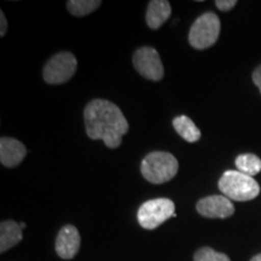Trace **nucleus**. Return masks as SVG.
<instances>
[{
    "mask_svg": "<svg viewBox=\"0 0 261 261\" xmlns=\"http://www.w3.org/2000/svg\"><path fill=\"white\" fill-rule=\"evenodd\" d=\"M253 81H254V84L257 86V89L260 90V93H261V65H259V67L254 70Z\"/></svg>",
    "mask_w": 261,
    "mask_h": 261,
    "instance_id": "nucleus-18",
    "label": "nucleus"
},
{
    "mask_svg": "<svg viewBox=\"0 0 261 261\" xmlns=\"http://www.w3.org/2000/svg\"><path fill=\"white\" fill-rule=\"evenodd\" d=\"M194 261H231L226 254L215 252L210 247H204L195 253Z\"/></svg>",
    "mask_w": 261,
    "mask_h": 261,
    "instance_id": "nucleus-16",
    "label": "nucleus"
},
{
    "mask_svg": "<svg viewBox=\"0 0 261 261\" xmlns=\"http://www.w3.org/2000/svg\"><path fill=\"white\" fill-rule=\"evenodd\" d=\"M133 65L142 76L151 81L162 80L165 75L161 58L154 47L143 46L136 50L133 55Z\"/></svg>",
    "mask_w": 261,
    "mask_h": 261,
    "instance_id": "nucleus-7",
    "label": "nucleus"
},
{
    "mask_svg": "<svg viewBox=\"0 0 261 261\" xmlns=\"http://www.w3.org/2000/svg\"><path fill=\"white\" fill-rule=\"evenodd\" d=\"M220 34V19L214 12L201 15L189 32V44L196 50H204L217 42Z\"/></svg>",
    "mask_w": 261,
    "mask_h": 261,
    "instance_id": "nucleus-4",
    "label": "nucleus"
},
{
    "mask_svg": "<svg viewBox=\"0 0 261 261\" xmlns=\"http://www.w3.org/2000/svg\"><path fill=\"white\" fill-rule=\"evenodd\" d=\"M19 226H21L22 230H23V228H25V224L24 223H21V224H19Z\"/></svg>",
    "mask_w": 261,
    "mask_h": 261,
    "instance_id": "nucleus-21",
    "label": "nucleus"
},
{
    "mask_svg": "<svg viewBox=\"0 0 261 261\" xmlns=\"http://www.w3.org/2000/svg\"><path fill=\"white\" fill-rule=\"evenodd\" d=\"M237 171L254 177L261 172V160L254 154H241L236 159Z\"/></svg>",
    "mask_w": 261,
    "mask_h": 261,
    "instance_id": "nucleus-14",
    "label": "nucleus"
},
{
    "mask_svg": "<svg viewBox=\"0 0 261 261\" xmlns=\"http://www.w3.org/2000/svg\"><path fill=\"white\" fill-rule=\"evenodd\" d=\"M86 133L91 139L103 140L110 149L121 145L122 137L128 132V122L121 109L107 99H93L84 112Z\"/></svg>",
    "mask_w": 261,
    "mask_h": 261,
    "instance_id": "nucleus-1",
    "label": "nucleus"
},
{
    "mask_svg": "<svg viewBox=\"0 0 261 261\" xmlns=\"http://www.w3.org/2000/svg\"><path fill=\"white\" fill-rule=\"evenodd\" d=\"M250 261H261V254H257V255L254 256Z\"/></svg>",
    "mask_w": 261,
    "mask_h": 261,
    "instance_id": "nucleus-20",
    "label": "nucleus"
},
{
    "mask_svg": "<svg viewBox=\"0 0 261 261\" xmlns=\"http://www.w3.org/2000/svg\"><path fill=\"white\" fill-rule=\"evenodd\" d=\"M174 202L169 198H154L139 207L138 223L145 230H155L175 214Z\"/></svg>",
    "mask_w": 261,
    "mask_h": 261,
    "instance_id": "nucleus-5",
    "label": "nucleus"
},
{
    "mask_svg": "<svg viewBox=\"0 0 261 261\" xmlns=\"http://www.w3.org/2000/svg\"><path fill=\"white\" fill-rule=\"evenodd\" d=\"M100 5H102L100 0H69L67 2V8L69 12L76 17L87 16L99 8Z\"/></svg>",
    "mask_w": 261,
    "mask_h": 261,
    "instance_id": "nucleus-15",
    "label": "nucleus"
},
{
    "mask_svg": "<svg viewBox=\"0 0 261 261\" xmlns=\"http://www.w3.org/2000/svg\"><path fill=\"white\" fill-rule=\"evenodd\" d=\"M81 237L77 228L73 225H65L60 230L56 238L57 255L64 260H70L79 253Z\"/></svg>",
    "mask_w": 261,
    "mask_h": 261,
    "instance_id": "nucleus-9",
    "label": "nucleus"
},
{
    "mask_svg": "<svg viewBox=\"0 0 261 261\" xmlns=\"http://www.w3.org/2000/svg\"><path fill=\"white\" fill-rule=\"evenodd\" d=\"M27 154V149L15 138L3 137L0 139V162L8 168L17 167Z\"/></svg>",
    "mask_w": 261,
    "mask_h": 261,
    "instance_id": "nucleus-10",
    "label": "nucleus"
},
{
    "mask_svg": "<svg viewBox=\"0 0 261 261\" xmlns=\"http://www.w3.org/2000/svg\"><path fill=\"white\" fill-rule=\"evenodd\" d=\"M77 61L70 52H60L52 56L42 69V77L50 85H61L74 76Z\"/></svg>",
    "mask_w": 261,
    "mask_h": 261,
    "instance_id": "nucleus-6",
    "label": "nucleus"
},
{
    "mask_svg": "<svg viewBox=\"0 0 261 261\" xmlns=\"http://www.w3.org/2000/svg\"><path fill=\"white\" fill-rule=\"evenodd\" d=\"M196 210L202 217L210 219H225L234 213V207L226 196L213 195L201 198L196 204Z\"/></svg>",
    "mask_w": 261,
    "mask_h": 261,
    "instance_id": "nucleus-8",
    "label": "nucleus"
},
{
    "mask_svg": "<svg viewBox=\"0 0 261 261\" xmlns=\"http://www.w3.org/2000/svg\"><path fill=\"white\" fill-rule=\"evenodd\" d=\"M171 4L166 0H151L146 10V24L151 29H159L169 18Z\"/></svg>",
    "mask_w": 261,
    "mask_h": 261,
    "instance_id": "nucleus-11",
    "label": "nucleus"
},
{
    "mask_svg": "<svg viewBox=\"0 0 261 261\" xmlns=\"http://www.w3.org/2000/svg\"><path fill=\"white\" fill-rule=\"evenodd\" d=\"M0 37H4L6 29H8V21H6L4 12L0 11Z\"/></svg>",
    "mask_w": 261,
    "mask_h": 261,
    "instance_id": "nucleus-19",
    "label": "nucleus"
},
{
    "mask_svg": "<svg viewBox=\"0 0 261 261\" xmlns=\"http://www.w3.org/2000/svg\"><path fill=\"white\" fill-rule=\"evenodd\" d=\"M179 169L178 160L166 151L150 152L140 165L143 177L151 184H163L172 180Z\"/></svg>",
    "mask_w": 261,
    "mask_h": 261,
    "instance_id": "nucleus-2",
    "label": "nucleus"
},
{
    "mask_svg": "<svg viewBox=\"0 0 261 261\" xmlns=\"http://www.w3.org/2000/svg\"><path fill=\"white\" fill-rule=\"evenodd\" d=\"M219 190L228 200L252 201L260 194V185L253 177L240 171H226L218 182Z\"/></svg>",
    "mask_w": 261,
    "mask_h": 261,
    "instance_id": "nucleus-3",
    "label": "nucleus"
},
{
    "mask_svg": "<svg viewBox=\"0 0 261 261\" xmlns=\"http://www.w3.org/2000/svg\"><path fill=\"white\" fill-rule=\"evenodd\" d=\"M23 234L19 224L14 220L2 221L0 224V253L8 252L21 242Z\"/></svg>",
    "mask_w": 261,
    "mask_h": 261,
    "instance_id": "nucleus-12",
    "label": "nucleus"
},
{
    "mask_svg": "<svg viewBox=\"0 0 261 261\" xmlns=\"http://www.w3.org/2000/svg\"><path fill=\"white\" fill-rule=\"evenodd\" d=\"M173 127L182 139L189 143H195L201 138V130L194 121L187 115L177 116L173 120Z\"/></svg>",
    "mask_w": 261,
    "mask_h": 261,
    "instance_id": "nucleus-13",
    "label": "nucleus"
},
{
    "mask_svg": "<svg viewBox=\"0 0 261 261\" xmlns=\"http://www.w3.org/2000/svg\"><path fill=\"white\" fill-rule=\"evenodd\" d=\"M237 4L236 0H217L215 5L220 11H230L231 9L234 8V5Z\"/></svg>",
    "mask_w": 261,
    "mask_h": 261,
    "instance_id": "nucleus-17",
    "label": "nucleus"
}]
</instances>
